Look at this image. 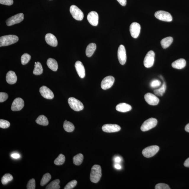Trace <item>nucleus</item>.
I'll return each instance as SVG.
<instances>
[{"label": "nucleus", "instance_id": "1", "mask_svg": "<svg viewBox=\"0 0 189 189\" xmlns=\"http://www.w3.org/2000/svg\"><path fill=\"white\" fill-rule=\"evenodd\" d=\"M102 176V169L100 165H95L91 168L90 180L91 182L97 183L100 180Z\"/></svg>", "mask_w": 189, "mask_h": 189}, {"label": "nucleus", "instance_id": "2", "mask_svg": "<svg viewBox=\"0 0 189 189\" xmlns=\"http://www.w3.org/2000/svg\"><path fill=\"white\" fill-rule=\"evenodd\" d=\"M19 38L14 35L2 36L0 38V47L6 46L13 44L18 41Z\"/></svg>", "mask_w": 189, "mask_h": 189}, {"label": "nucleus", "instance_id": "3", "mask_svg": "<svg viewBox=\"0 0 189 189\" xmlns=\"http://www.w3.org/2000/svg\"><path fill=\"white\" fill-rule=\"evenodd\" d=\"M68 103L70 107L76 112H79L83 110V105L81 101L74 97H71L68 99Z\"/></svg>", "mask_w": 189, "mask_h": 189}, {"label": "nucleus", "instance_id": "4", "mask_svg": "<svg viewBox=\"0 0 189 189\" xmlns=\"http://www.w3.org/2000/svg\"><path fill=\"white\" fill-rule=\"evenodd\" d=\"M157 123V120L156 118H150L143 123L140 127L141 130L143 132L149 130L155 127Z\"/></svg>", "mask_w": 189, "mask_h": 189}, {"label": "nucleus", "instance_id": "5", "mask_svg": "<svg viewBox=\"0 0 189 189\" xmlns=\"http://www.w3.org/2000/svg\"><path fill=\"white\" fill-rule=\"evenodd\" d=\"M159 148L156 146H152L147 147L142 151V154L146 158L152 157L159 151Z\"/></svg>", "mask_w": 189, "mask_h": 189}, {"label": "nucleus", "instance_id": "6", "mask_svg": "<svg viewBox=\"0 0 189 189\" xmlns=\"http://www.w3.org/2000/svg\"><path fill=\"white\" fill-rule=\"evenodd\" d=\"M154 16L158 20L164 22H171L172 20V17L169 12L164 11H156Z\"/></svg>", "mask_w": 189, "mask_h": 189}, {"label": "nucleus", "instance_id": "7", "mask_svg": "<svg viewBox=\"0 0 189 189\" xmlns=\"http://www.w3.org/2000/svg\"><path fill=\"white\" fill-rule=\"evenodd\" d=\"M70 12L73 18L75 20L81 21L83 20L84 14L81 9L75 5H72L70 7Z\"/></svg>", "mask_w": 189, "mask_h": 189}, {"label": "nucleus", "instance_id": "8", "mask_svg": "<svg viewBox=\"0 0 189 189\" xmlns=\"http://www.w3.org/2000/svg\"><path fill=\"white\" fill-rule=\"evenodd\" d=\"M24 14L23 13H18L9 18L6 21L7 26H11L19 23L23 20Z\"/></svg>", "mask_w": 189, "mask_h": 189}, {"label": "nucleus", "instance_id": "9", "mask_svg": "<svg viewBox=\"0 0 189 189\" xmlns=\"http://www.w3.org/2000/svg\"><path fill=\"white\" fill-rule=\"evenodd\" d=\"M155 53L152 51H149L147 53L144 61V64L145 67L149 68L153 66L154 61Z\"/></svg>", "mask_w": 189, "mask_h": 189}, {"label": "nucleus", "instance_id": "10", "mask_svg": "<svg viewBox=\"0 0 189 189\" xmlns=\"http://www.w3.org/2000/svg\"><path fill=\"white\" fill-rule=\"evenodd\" d=\"M117 54L118 60L120 64H125L127 61V55L125 47L123 45H120L118 47Z\"/></svg>", "mask_w": 189, "mask_h": 189}, {"label": "nucleus", "instance_id": "11", "mask_svg": "<svg viewBox=\"0 0 189 189\" xmlns=\"http://www.w3.org/2000/svg\"><path fill=\"white\" fill-rule=\"evenodd\" d=\"M114 78L113 76H109L105 77L101 83V87L103 89L106 90L110 88L113 85Z\"/></svg>", "mask_w": 189, "mask_h": 189}, {"label": "nucleus", "instance_id": "12", "mask_svg": "<svg viewBox=\"0 0 189 189\" xmlns=\"http://www.w3.org/2000/svg\"><path fill=\"white\" fill-rule=\"evenodd\" d=\"M140 26L138 23H132L130 27V31L132 37L134 38H138L140 33Z\"/></svg>", "mask_w": 189, "mask_h": 189}, {"label": "nucleus", "instance_id": "13", "mask_svg": "<svg viewBox=\"0 0 189 189\" xmlns=\"http://www.w3.org/2000/svg\"><path fill=\"white\" fill-rule=\"evenodd\" d=\"M144 98L146 102L151 106H156L159 102V99L152 93H148L145 95Z\"/></svg>", "mask_w": 189, "mask_h": 189}, {"label": "nucleus", "instance_id": "14", "mask_svg": "<svg viewBox=\"0 0 189 189\" xmlns=\"http://www.w3.org/2000/svg\"><path fill=\"white\" fill-rule=\"evenodd\" d=\"M24 106V102L22 98H17L13 101L11 106L13 111H18L22 109Z\"/></svg>", "mask_w": 189, "mask_h": 189}, {"label": "nucleus", "instance_id": "15", "mask_svg": "<svg viewBox=\"0 0 189 189\" xmlns=\"http://www.w3.org/2000/svg\"><path fill=\"white\" fill-rule=\"evenodd\" d=\"M121 127L119 125L115 124H106L102 127V130L107 133L117 132L121 130Z\"/></svg>", "mask_w": 189, "mask_h": 189}, {"label": "nucleus", "instance_id": "16", "mask_svg": "<svg viewBox=\"0 0 189 189\" xmlns=\"http://www.w3.org/2000/svg\"><path fill=\"white\" fill-rule=\"evenodd\" d=\"M39 91L41 96L44 98L51 100L54 98V95L52 91L45 86H42Z\"/></svg>", "mask_w": 189, "mask_h": 189}, {"label": "nucleus", "instance_id": "17", "mask_svg": "<svg viewBox=\"0 0 189 189\" xmlns=\"http://www.w3.org/2000/svg\"><path fill=\"white\" fill-rule=\"evenodd\" d=\"M87 20L89 23L93 26L98 25V15L95 11H91L87 16Z\"/></svg>", "mask_w": 189, "mask_h": 189}, {"label": "nucleus", "instance_id": "18", "mask_svg": "<svg viewBox=\"0 0 189 189\" xmlns=\"http://www.w3.org/2000/svg\"><path fill=\"white\" fill-rule=\"evenodd\" d=\"M45 39L48 44L51 46L55 47L58 45V41L55 36L53 34L49 33L45 36Z\"/></svg>", "mask_w": 189, "mask_h": 189}, {"label": "nucleus", "instance_id": "19", "mask_svg": "<svg viewBox=\"0 0 189 189\" xmlns=\"http://www.w3.org/2000/svg\"><path fill=\"white\" fill-rule=\"evenodd\" d=\"M75 67L78 75L81 78H83L85 76V70L83 63L80 61H77Z\"/></svg>", "mask_w": 189, "mask_h": 189}, {"label": "nucleus", "instance_id": "20", "mask_svg": "<svg viewBox=\"0 0 189 189\" xmlns=\"http://www.w3.org/2000/svg\"><path fill=\"white\" fill-rule=\"evenodd\" d=\"M17 80V76L14 72L9 71L7 72L6 76V80L7 83L10 85H13L16 83Z\"/></svg>", "mask_w": 189, "mask_h": 189}, {"label": "nucleus", "instance_id": "21", "mask_svg": "<svg viewBox=\"0 0 189 189\" xmlns=\"http://www.w3.org/2000/svg\"><path fill=\"white\" fill-rule=\"evenodd\" d=\"M186 61L184 59H180L173 62L172 66L173 68L180 70L184 68L186 66Z\"/></svg>", "mask_w": 189, "mask_h": 189}, {"label": "nucleus", "instance_id": "22", "mask_svg": "<svg viewBox=\"0 0 189 189\" xmlns=\"http://www.w3.org/2000/svg\"><path fill=\"white\" fill-rule=\"evenodd\" d=\"M116 109L118 112H126L130 111L132 109V107L130 105L123 103L118 104Z\"/></svg>", "mask_w": 189, "mask_h": 189}, {"label": "nucleus", "instance_id": "23", "mask_svg": "<svg viewBox=\"0 0 189 189\" xmlns=\"http://www.w3.org/2000/svg\"><path fill=\"white\" fill-rule=\"evenodd\" d=\"M47 64L49 68L53 71H56L58 70V65L56 61L51 58L48 59Z\"/></svg>", "mask_w": 189, "mask_h": 189}, {"label": "nucleus", "instance_id": "24", "mask_svg": "<svg viewBox=\"0 0 189 189\" xmlns=\"http://www.w3.org/2000/svg\"><path fill=\"white\" fill-rule=\"evenodd\" d=\"M96 44L93 43H90L86 49L85 54L88 57L92 56L95 51L96 50Z\"/></svg>", "mask_w": 189, "mask_h": 189}, {"label": "nucleus", "instance_id": "25", "mask_svg": "<svg viewBox=\"0 0 189 189\" xmlns=\"http://www.w3.org/2000/svg\"><path fill=\"white\" fill-rule=\"evenodd\" d=\"M173 41L172 37H169L164 38L161 41V46L164 49H167L171 45Z\"/></svg>", "mask_w": 189, "mask_h": 189}, {"label": "nucleus", "instance_id": "26", "mask_svg": "<svg viewBox=\"0 0 189 189\" xmlns=\"http://www.w3.org/2000/svg\"><path fill=\"white\" fill-rule=\"evenodd\" d=\"M36 122L38 125L43 126H47L49 123L47 118L43 115L39 116L36 119Z\"/></svg>", "mask_w": 189, "mask_h": 189}, {"label": "nucleus", "instance_id": "27", "mask_svg": "<svg viewBox=\"0 0 189 189\" xmlns=\"http://www.w3.org/2000/svg\"><path fill=\"white\" fill-rule=\"evenodd\" d=\"M63 127L64 130L68 133L72 132L75 129V127L73 124L67 120H65L64 122Z\"/></svg>", "mask_w": 189, "mask_h": 189}, {"label": "nucleus", "instance_id": "28", "mask_svg": "<svg viewBox=\"0 0 189 189\" xmlns=\"http://www.w3.org/2000/svg\"><path fill=\"white\" fill-rule=\"evenodd\" d=\"M43 70L41 63L37 62V64H35L34 68L33 71V73L35 75H40L43 73Z\"/></svg>", "mask_w": 189, "mask_h": 189}, {"label": "nucleus", "instance_id": "29", "mask_svg": "<svg viewBox=\"0 0 189 189\" xmlns=\"http://www.w3.org/2000/svg\"><path fill=\"white\" fill-rule=\"evenodd\" d=\"M60 181L59 179H56L51 182L50 184L47 185L46 189H59L60 188V185H59Z\"/></svg>", "mask_w": 189, "mask_h": 189}, {"label": "nucleus", "instance_id": "30", "mask_svg": "<svg viewBox=\"0 0 189 189\" xmlns=\"http://www.w3.org/2000/svg\"><path fill=\"white\" fill-rule=\"evenodd\" d=\"M166 89H167V85L165 82H164L162 86L159 89L154 90V92L155 94L157 96H162L165 93Z\"/></svg>", "mask_w": 189, "mask_h": 189}, {"label": "nucleus", "instance_id": "31", "mask_svg": "<svg viewBox=\"0 0 189 189\" xmlns=\"http://www.w3.org/2000/svg\"><path fill=\"white\" fill-rule=\"evenodd\" d=\"M83 156L81 154H79L74 156L73 163L76 165H80L83 163Z\"/></svg>", "mask_w": 189, "mask_h": 189}, {"label": "nucleus", "instance_id": "32", "mask_svg": "<svg viewBox=\"0 0 189 189\" xmlns=\"http://www.w3.org/2000/svg\"><path fill=\"white\" fill-rule=\"evenodd\" d=\"M13 179V177L12 175L9 173L6 174L2 177L1 180L2 184L4 185H6L10 181H12Z\"/></svg>", "mask_w": 189, "mask_h": 189}, {"label": "nucleus", "instance_id": "33", "mask_svg": "<svg viewBox=\"0 0 189 189\" xmlns=\"http://www.w3.org/2000/svg\"><path fill=\"white\" fill-rule=\"evenodd\" d=\"M65 161V157L62 154H59L58 157L54 160V163L56 165H63Z\"/></svg>", "mask_w": 189, "mask_h": 189}, {"label": "nucleus", "instance_id": "34", "mask_svg": "<svg viewBox=\"0 0 189 189\" xmlns=\"http://www.w3.org/2000/svg\"><path fill=\"white\" fill-rule=\"evenodd\" d=\"M51 179V176L49 173L45 174L43 176L41 182V186H45L49 182Z\"/></svg>", "mask_w": 189, "mask_h": 189}, {"label": "nucleus", "instance_id": "35", "mask_svg": "<svg viewBox=\"0 0 189 189\" xmlns=\"http://www.w3.org/2000/svg\"><path fill=\"white\" fill-rule=\"evenodd\" d=\"M30 59H31V56L30 55L27 53H25L21 57V63L23 65L27 64L29 62Z\"/></svg>", "mask_w": 189, "mask_h": 189}, {"label": "nucleus", "instance_id": "36", "mask_svg": "<svg viewBox=\"0 0 189 189\" xmlns=\"http://www.w3.org/2000/svg\"><path fill=\"white\" fill-rule=\"evenodd\" d=\"M10 124L9 122L4 119H0V127L2 129H7L9 127Z\"/></svg>", "mask_w": 189, "mask_h": 189}, {"label": "nucleus", "instance_id": "37", "mask_svg": "<svg viewBox=\"0 0 189 189\" xmlns=\"http://www.w3.org/2000/svg\"><path fill=\"white\" fill-rule=\"evenodd\" d=\"M77 184V181L76 180H72L68 183L64 187V189H72Z\"/></svg>", "mask_w": 189, "mask_h": 189}, {"label": "nucleus", "instance_id": "38", "mask_svg": "<svg viewBox=\"0 0 189 189\" xmlns=\"http://www.w3.org/2000/svg\"><path fill=\"white\" fill-rule=\"evenodd\" d=\"M27 188L28 189H35V179H32L28 181L27 185Z\"/></svg>", "mask_w": 189, "mask_h": 189}, {"label": "nucleus", "instance_id": "39", "mask_svg": "<svg viewBox=\"0 0 189 189\" xmlns=\"http://www.w3.org/2000/svg\"><path fill=\"white\" fill-rule=\"evenodd\" d=\"M156 189H170L169 185L163 183H160L156 185Z\"/></svg>", "mask_w": 189, "mask_h": 189}, {"label": "nucleus", "instance_id": "40", "mask_svg": "<svg viewBox=\"0 0 189 189\" xmlns=\"http://www.w3.org/2000/svg\"><path fill=\"white\" fill-rule=\"evenodd\" d=\"M161 82L158 80H154L152 81L150 83L151 87L153 88L159 87L161 85Z\"/></svg>", "mask_w": 189, "mask_h": 189}, {"label": "nucleus", "instance_id": "41", "mask_svg": "<svg viewBox=\"0 0 189 189\" xmlns=\"http://www.w3.org/2000/svg\"><path fill=\"white\" fill-rule=\"evenodd\" d=\"M8 98V95L7 93H0V102H3L7 100Z\"/></svg>", "mask_w": 189, "mask_h": 189}, {"label": "nucleus", "instance_id": "42", "mask_svg": "<svg viewBox=\"0 0 189 189\" xmlns=\"http://www.w3.org/2000/svg\"><path fill=\"white\" fill-rule=\"evenodd\" d=\"M1 4L10 6L13 3V0H0Z\"/></svg>", "mask_w": 189, "mask_h": 189}, {"label": "nucleus", "instance_id": "43", "mask_svg": "<svg viewBox=\"0 0 189 189\" xmlns=\"http://www.w3.org/2000/svg\"><path fill=\"white\" fill-rule=\"evenodd\" d=\"M122 6H125L127 4V0H117Z\"/></svg>", "mask_w": 189, "mask_h": 189}, {"label": "nucleus", "instance_id": "44", "mask_svg": "<svg viewBox=\"0 0 189 189\" xmlns=\"http://www.w3.org/2000/svg\"><path fill=\"white\" fill-rule=\"evenodd\" d=\"M184 165L185 167H189V158L185 161Z\"/></svg>", "mask_w": 189, "mask_h": 189}, {"label": "nucleus", "instance_id": "45", "mask_svg": "<svg viewBox=\"0 0 189 189\" xmlns=\"http://www.w3.org/2000/svg\"><path fill=\"white\" fill-rule=\"evenodd\" d=\"M11 156L13 158H15V159H17L20 157V154H13L11 155Z\"/></svg>", "mask_w": 189, "mask_h": 189}, {"label": "nucleus", "instance_id": "46", "mask_svg": "<svg viewBox=\"0 0 189 189\" xmlns=\"http://www.w3.org/2000/svg\"><path fill=\"white\" fill-rule=\"evenodd\" d=\"M114 160L116 163H119V162H121V158L119 156H117V157H116L114 158Z\"/></svg>", "mask_w": 189, "mask_h": 189}, {"label": "nucleus", "instance_id": "47", "mask_svg": "<svg viewBox=\"0 0 189 189\" xmlns=\"http://www.w3.org/2000/svg\"><path fill=\"white\" fill-rule=\"evenodd\" d=\"M114 167H115L116 169H121V166L118 164H116V165H114Z\"/></svg>", "mask_w": 189, "mask_h": 189}, {"label": "nucleus", "instance_id": "48", "mask_svg": "<svg viewBox=\"0 0 189 189\" xmlns=\"http://www.w3.org/2000/svg\"><path fill=\"white\" fill-rule=\"evenodd\" d=\"M185 130L187 132L189 133V123L185 127Z\"/></svg>", "mask_w": 189, "mask_h": 189}]
</instances>
